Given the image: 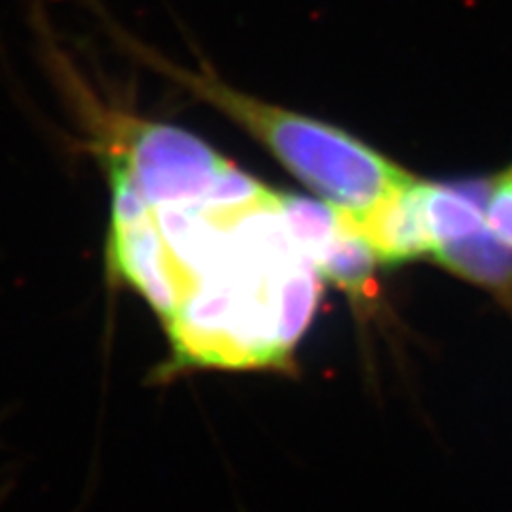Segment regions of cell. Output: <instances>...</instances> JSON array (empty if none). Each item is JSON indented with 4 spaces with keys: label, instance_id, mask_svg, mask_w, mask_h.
Listing matches in <instances>:
<instances>
[{
    "label": "cell",
    "instance_id": "6da1fadb",
    "mask_svg": "<svg viewBox=\"0 0 512 512\" xmlns=\"http://www.w3.org/2000/svg\"><path fill=\"white\" fill-rule=\"evenodd\" d=\"M150 62L242 124L335 210L359 216L412 180L410 173L340 128L252 99L210 75L186 73L156 58Z\"/></svg>",
    "mask_w": 512,
    "mask_h": 512
},
{
    "label": "cell",
    "instance_id": "7a4b0ae2",
    "mask_svg": "<svg viewBox=\"0 0 512 512\" xmlns=\"http://www.w3.org/2000/svg\"><path fill=\"white\" fill-rule=\"evenodd\" d=\"M92 131V150L109 173L124 175L148 207L195 205L210 192L231 163L207 143L175 126L126 118L79 99Z\"/></svg>",
    "mask_w": 512,
    "mask_h": 512
},
{
    "label": "cell",
    "instance_id": "3957f363",
    "mask_svg": "<svg viewBox=\"0 0 512 512\" xmlns=\"http://www.w3.org/2000/svg\"><path fill=\"white\" fill-rule=\"evenodd\" d=\"M107 261L111 274L133 284L165 320L178 310L184 291L152 207L133 222H111Z\"/></svg>",
    "mask_w": 512,
    "mask_h": 512
},
{
    "label": "cell",
    "instance_id": "277c9868",
    "mask_svg": "<svg viewBox=\"0 0 512 512\" xmlns=\"http://www.w3.org/2000/svg\"><path fill=\"white\" fill-rule=\"evenodd\" d=\"M421 186L416 178L397 188L372 210L350 216L338 210L344 224L357 231L376 252L382 263H404L431 254V237L427 231Z\"/></svg>",
    "mask_w": 512,
    "mask_h": 512
},
{
    "label": "cell",
    "instance_id": "5b68a950",
    "mask_svg": "<svg viewBox=\"0 0 512 512\" xmlns=\"http://www.w3.org/2000/svg\"><path fill=\"white\" fill-rule=\"evenodd\" d=\"M434 256L448 271L487 288L512 310V246L495 237L487 222L468 237L440 246Z\"/></svg>",
    "mask_w": 512,
    "mask_h": 512
},
{
    "label": "cell",
    "instance_id": "8992f818",
    "mask_svg": "<svg viewBox=\"0 0 512 512\" xmlns=\"http://www.w3.org/2000/svg\"><path fill=\"white\" fill-rule=\"evenodd\" d=\"M376 263L378 256L372 246L340 218L338 231L318 254L314 267L318 276L340 286L352 297L363 299L376 295Z\"/></svg>",
    "mask_w": 512,
    "mask_h": 512
},
{
    "label": "cell",
    "instance_id": "52a82bcc",
    "mask_svg": "<svg viewBox=\"0 0 512 512\" xmlns=\"http://www.w3.org/2000/svg\"><path fill=\"white\" fill-rule=\"evenodd\" d=\"M320 284L312 261L295 265L282 282L278 308V342L284 355L299 342L318 303Z\"/></svg>",
    "mask_w": 512,
    "mask_h": 512
},
{
    "label": "cell",
    "instance_id": "ba28073f",
    "mask_svg": "<svg viewBox=\"0 0 512 512\" xmlns=\"http://www.w3.org/2000/svg\"><path fill=\"white\" fill-rule=\"evenodd\" d=\"M284 220L291 229L299 250L314 263L340 227V216L329 203L278 192Z\"/></svg>",
    "mask_w": 512,
    "mask_h": 512
},
{
    "label": "cell",
    "instance_id": "9c48e42d",
    "mask_svg": "<svg viewBox=\"0 0 512 512\" xmlns=\"http://www.w3.org/2000/svg\"><path fill=\"white\" fill-rule=\"evenodd\" d=\"M485 222L495 237L512 246V182L502 175L493 180L485 207Z\"/></svg>",
    "mask_w": 512,
    "mask_h": 512
},
{
    "label": "cell",
    "instance_id": "30bf717a",
    "mask_svg": "<svg viewBox=\"0 0 512 512\" xmlns=\"http://www.w3.org/2000/svg\"><path fill=\"white\" fill-rule=\"evenodd\" d=\"M506 178L512 182V171H510V173H506Z\"/></svg>",
    "mask_w": 512,
    "mask_h": 512
}]
</instances>
